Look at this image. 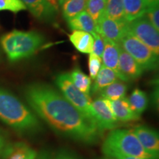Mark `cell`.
Listing matches in <instances>:
<instances>
[{
    "instance_id": "obj_1",
    "label": "cell",
    "mask_w": 159,
    "mask_h": 159,
    "mask_svg": "<svg viewBox=\"0 0 159 159\" xmlns=\"http://www.w3.org/2000/svg\"><path fill=\"white\" fill-rule=\"evenodd\" d=\"M25 97L35 114L57 132L85 144H92L99 141L102 132L50 85H27Z\"/></svg>"
},
{
    "instance_id": "obj_2",
    "label": "cell",
    "mask_w": 159,
    "mask_h": 159,
    "mask_svg": "<svg viewBox=\"0 0 159 159\" xmlns=\"http://www.w3.org/2000/svg\"><path fill=\"white\" fill-rule=\"evenodd\" d=\"M0 120L20 133H33L40 129L37 116L16 97L0 88Z\"/></svg>"
},
{
    "instance_id": "obj_3",
    "label": "cell",
    "mask_w": 159,
    "mask_h": 159,
    "mask_svg": "<svg viewBox=\"0 0 159 159\" xmlns=\"http://www.w3.org/2000/svg\"><path fill=\"white\" fill-rule=\"evenodd\" d=\"M45 38L35 31L13 30L2 36L0 43L11 62L31 57L44 43Z\"/></svg>"
},
{
    "instance_id": "obj_4",
    "label": "cell",
    "mask_w": 159,
    "mask_h": 159,
    "mask_svg": "<svg viewBox=\"0 0 159 159\" xmlns=\"http://www.w3.org/2000/svg\"><path fill=\"white\" fill-rule=\"evenodd\" d=\"M105 156L110 154L156 159L146 152L133 130L114 129L105 138L102 147Z\"/></svg>"
},
{
    "instance_id": "obj_5",
    "label": "cell",
    "mask_w": 159,
    "mask_h": 159,
    "mask_svg": "<svg viewBox=\"0 0 159 159\" xmlns=\"http://www.w3.org/2000/svg\"><path fill=\"white\" fill-rule=\"evenodd\" d=\"M55 84L62 95L87 120L97 127L96 116L89 95L81 92L71 82L69 74L62 73L55 78Z\"/></svg>"
},
{
    "instance_id": "obj_6",
    "label": "cell",
    "mask_w": 159,
    "mask_h": 159,
    "mask_svg": "<svg viewBox=\"0 0 159 159\" xmlns=\"http://www.w3.org/2000/svg\"><path fill=\"white\" fill-rule=\"evenodd\" d=\"M121 47L136 60L144 70H155L158 68V56L144 43L128 33L121 40Z\"/></svg>"
},
{
    "instance_id": "obj_7",
    "label": "cell",
    "mask_w": 159,
    "mask_h": 159,
    "mask_svg": "<svg viewBox=\"0 0 159 159\" xmlns=\"http://www.w3.org/2000/svg\"><path fill=\"white\" fill-rule=\"evenodd\" d=\"M128 33L144 43L158 56V31L152 26L145 16L128 23Z\"/></svg>"
},
{
    "instance_id": "obj_8",
    "label": "cell",
    "mask_w": 159,
    "mask_h": 159,
    "mask_svg": "<svg viewBox=\"0 0 159 159\" xmlns=\"http://www.w3.org/2000/svg\"><path fill=\"white\" fill-rule=\"evenodd\" d=\"M128 23L114 21L103 15L97 24V31L105 40L119 43L128 33Z\"/></svg>"
},
{
    "instance_id": "obj_9",
    "label": "cell",
    "mask_w": 159,
    "mask_h": 159,
    "mask_svg": "<svg viewBox=\"0 0 159 159\" xmlns=\"http://www.w3.org/2000/svg\"><path fill=\"white\" fill-rule=\"evenodd\" d=\"M92 105L96 116L97 126L100 132L116 128L118 121L113 114L110 100L100 97L92 101Z\"/></svg>"
},
{
    "instance_id": "obj_10",
    "label": "cell",
    "mask_w": 159,
    "mask_h": 159,
    "mask_svg": "<svg viewBox=\"0 0 159 159\" xmlns=\"http://www.w3.org/2000/svg\"><path fill=\"white\" fill-rule=\"evenodd\" d=\"M144 69L134 57L121 47L118 62V74L123 82L138 79L142 76Z\"/></svg>"
},
{
    "instance_id": "obj_11",
    "label": "cell",
    "mask_w": 159,
    "mask_h": 159,
    "mask_svg": "<svg viewBox=\"0 0 159 159\" xmlns=\"http://www.w3.org/2000/svg\"><path fill=\"white\" fill-rule=\"evenodd\" d=\"M146 152L158 159L159 153L158 134L156 130L145 126H138L133 130Z\"/></svg>"
},
{
    "instance_id": "obj_12",
    "label": "cell",
    "mask_w": 159,
    "mask_h": 159,
    "mask_svg": "<svg viewBox=\"0 0 159 159\" xmlns=\"http://www.w3.org/2000/svg\"><path fill=\"white\" fill-rule=\"evenodd\" d=\"M27 9L36 19L43 21H52L56 17L57 10L47 0H21Z\"/></svg>"
},
{
    "instance_id": "obj_13",
    "label": "cell",
    "mask_w": 159,
    "mask_h": 159,
    "mask_svg": "<svg viewBox=\"0 0 159 159\" xmlns=\"http://www.w3.org/2000/svg\"><path fill=\"white\" fill-rule=\"evenodd\" d=\"M1 156L2 159H37L38 153L22 142L6 144Z\"/></svg>"
},
{
    "instance_id": "obj_14",
    "label": "cell",
    "mask_w": 159,
    "mask_h": 159,
    "mask_svg": "<svg viewBox=\"0 0 159 159\" xmlns=\"http://www.w3.org/2000/svg\"><path fill=\"white\" fill-rule=\"evenodd\" d=\"M111 108L114 116L117 121L130 122L140 119V115L136 114L131 110L128 99L122 98L117 100L111 101Z\"/></svg>"
},
{
    "instance_id": "obj_15",
    "label": "cell",
    "mask_w": 159,
    "mask_h": 159,
    "mask_svg": "<svg viewBox=\"0 0 159 159\" xmlns=\"http://www.w3.org/2000/svg\"><path fill=\"white\" fill-rule=\"evenodd\" d=\"M67 23L69 28L72 31H85L90 33L93 36L98 33L97 31V24L85 11L67 21Z\"/></svg>"
},
{
    "instance_id": "obj_16",
    "label": "cell",
    "mask_w": 159,
    "mask_h": 159,
    "mask_svg": "<svg viewBox=\"0 0 159 159\" xmlns=\"http://www.w3.org/2000/svg\"><path fill=\"white\" fill-rule=\"evenodd\" d=\"M120 49L121 46L119 43L105 40V48L101 57L102 59L103 66L116 71L117 73H118V62Z\"/></svg>"
},
{
    "instance_id": "obj_17",
    "label": "cell",
    "mask_w": 159,
    "mask_h": 159,
    "mask_svg": "<svg viewBox=\"0 0 159 159\" xmlns=\"http://www.w3.org/2000/svg\"><path fill=\"white\" fill-rule=\"evenodd\" d=\"M69 40L77 50L84 54L92 52L94 37L85 31L75 30L69 35Z\"/></svg>"
},
{
    "instance_id": "obj_18",
    "label": "cell",
    "mask_w": 159,
    "mask_h": 159,
    "mask_svg": "<svg viewBox=\"0 0 159 159\" xmlns=\"http://www.w3.org/2000/svg\"><path fill=\"white\" fill-rule=\"evenodd\" d=\"M118 79H119V76L116 71L105 67L102 65L95 78L94 85L91 87V92H99L105 87L111 85V83L116 82Z\"/></svg>"
},
{
    "instance_id": "obj_19",
    "label": "cell",
    "mask_w": 159,
    "mask_h": 159,
    "mask_svg": "<svg viewBox=\"0 0 159 159\" xmlns=\"http://www.w3.org/2000/svg\"><path fill=\"white\" fill-rule=\"evenodd\" d=\"M125 19L128 22L144 16L148 6L145 0H122Z\"/></svg>"
},
{
    "instance_id": "obj_20",
    "label": "cell",
    "mask_w": 159,
    "mask_h": 159,
    "mask_svg": "<svg viewBox=\"0 0 159 159\" xmlns=\"http://www.w3.org/2000/svg\"><path fill=\"white\" fill-rule=\"evenodd\" d=\"M128 86L123 81H116L111 83L99 91L100 96L102 98L108 99L110 101H114L117 99L124 98Z\"/></svg>"
},
{
    "instance_id": "obj_21",
    "label": "cell",
    "mask_w": 159,
    "mask_h": 159,
    "mask_svg": "<svg viewBox=\"0 0 159 159\" xmlns=\"http://www.w3.org/2000/svg\"><path fill=\"white\" fill-rule=\"evenodd\" d=\"M104 15L119 22H128L125 19L122 0H107Z\"/></svg>"
},
{
    "instance_id": "obj_22",
    "label": "cell",
    "mask_w": 159,
    "mask_h": 159,
    "mask_svg": "<svg viewBox=\"0 0 159 159\" xmlns=\"http://www.w3.org/2000/svg\"><path fill=\"white\" fill-rule=\"evenodd\" d=\"M88 0H66L61 5L62 14L67 21L84 11Z\"/></svg>"
},
{
    "instance_id": "obj_23",
    "label": "cell",
    "mask_w": 159,
    "mask_h": 159,
    "mask_svg": "<svg viewBox=\"0 0 159 159\" xmlns=\"http://www.w3.org/2000/svg\"><path fill=\"white\" fill-rule=\"evenodd\" d=\"M130 107L134 112L141 115L146 110L148 105V98L146 93L136 89L128 99Z\"/></svg>"
},
{
    "instance_id": "obj_24",
    "label": "cell",
    "mask_w": 159,
    "mask_h": 159,
    "mask_svg": "<svg viewBox=\"0 0 159 159\" xmlns=\"http://www.w3.org/2000/svg\"><path fill=\"white\" fill-rule=\"evenodd\" d=\"M71 82L81 92L90 96L91 79L80 69H75L69 74Z\"/></svg>"
},
{
    "instance_id": "obj_25",
    "label": "cell",
    "mask_w": 159,
    "mask_h": 159,
    "mask_svg": "<svg viewBox=\"0 0 159 159\" xmlns=\"http://www.w3.org/2000/svg\"><path fill=\"white\" fill-rule=\"evenodd\" d=\"M107 0H88L85 11L92 18L95 23L97 24L99 20L105 14V6Z\"/></svg>"
},
{
    "instance_id": "obj_26",
    "label": "cell",
    "mask_w": 159,
    "mask_h": 159,
    "mask_svg": "<svg viewBox=\"0 0 159 159\" xmlns=\"http://www.w3.org/2000/svg\"><path fill=\"white\" fill-rule=\"evenodd\" d=\"M25 10L27 7L21 0H0V11H8L16 13Z\"/></svg>"
},
{
    "instance_id": "obj_27",
    "label": "cell",
    "mask_w": 159,
    "mask_h": 159,
    "mask_svg": "<svg viewBox=\"0 0 159 159\" xmlns=\"http://www.w3.org/2000/svg\"><path fill=\"white\" fill-rule=\"evenodd\" d=\"M102 66V59L97 55L91 52L89 57V69L91 79L96 78L99 69Z\"/></svg>"
},
{
    "instance_id": "obj_28",
    "label": "cell",
    "mask_w": 159,
    "mask_h": 159,
    "mask_svg": "<svg viewBox=\"0 0 159 159\" xmlns=\"http://www.w3.org/2000/svg\"><path fill=\"white\" fill-rule=\"evenodd\" d=\"M145 16L157 30H159V9L158 5L148 7Z\"/></svg>"
},
{
    "instance_id": "obj_29",
    "label": "cell",
    "mask_w": 159,
    "mask_h": 159,
    "mask_svg": "<svg viewBox=\"0 0 159 159\" xmlns=\"http://www.w3.org/2000/svg\"><path fill=\"white\" fill-rule=\"evenodd\" d=\"M93 37H94V45H93L92 53L101 57L105 48V40L99 33H97Z\"/></svg>"
},
{
    "instance_id": "obj_30",
    "label": "cell",
    "mask_w": 159,
    "mask_h": 159,
    "mask_svg": "<svg viewBox=\"0 0 159 159\" xmlns=\"http://www.w3.org/2000/svg\"><path fill=\"white\" fill-rule=\"evenodd\" d=\"M52 159H78L76 157H75L73 155H71L66 151H61L57 152L56 156Z\"/></svg>"
},
{
    "instance_id": "obj_31",
    "label": "cell",
    "mask_w": 159,
    "mask_h": 159,
    "mask_svg": "<svg viewBox=\"0 0 159 159\" xmlns=\"http://www.w3.org/2000/svg\"><path fill=\"white\" fill-rule=\"evenodd\" d=\"M107 158L110 159H148V158H136V157H131V156H122V155L119 154H110L106 156Z\"/></svg>"
},
{
    "instance_id": "obj_32",
    "label": "cell",
    "mask_w": 159,
    "mask_h": 159,
    "mask_svg": "<svg viewBox=\"0 0 159 159\" xmlns=\"http://www.w3.org/2000/svg\"><path fill=\"white\" fill-rule=\"evenodd\" d=\"M37 159H52V158L51 157L50 154L47 152V151H43V152L38 154Z\"/></svg>"
},
{
    "instance_id": "obj_33",
    "label": "cell",
    "mask_w": 159,
    "mask_h": 159,
    "mask_svg": "<svg viewBox=\"0 0 159 159\" xmlns=\"http://www.w3.org/2000/svg\"><path fill=\"white\" fill-rule=\"evenodd\" d=\"M5 145H6V144L5 142V139H4L2 136L0 134V156H1L2 152L3 149H4V148H5Z\"/></svg>"
},
{
    "instance_id": "obj_34",
    "label": "cell",
    "mask_w": 159,
    "mask_h": 159,
    "mask_svg": "<svg viewBox=\"0 0 159 159\" xmlns=\"http://www.w3.org/2000/svg\"><path fill=\"white\" fill-rule=\"evenodd\" d=\"M145 2H146L148 7H151V6L158 5L159 0H145Z\"/></svg>"
},
{
    "instance_id": "obj_35",
    "label": "cell",
    "mask_w": 159,
    "mask_h": 159,
    "mask_svg": "<svg viewBox=\"0 0 159 159\" xmlns=\"http://www.w3.org/2000/svg\"><path fill=\"white\" fill-rule=\"evenodd\" d=\"M48 2L52 6H53V7H55V9L57 10V7H58V2H57V0H47Z\"/></svg>"
},
{
    "instance_id": "obj_36",
    "label": "cell",
    "mask_w": 159,
    "mask_h": 159,
    "mask_svg": "<svg viewBox=\"0 0 159 159\" xmlns=\"http://www.w3.org/2000/svg\"><path fill=\"white\" fill-rule=\"evenodd\" d=\"M66 0H57V2H58V5H62V4Z\"/></svg>"
},
{
    "instance_id": "obj_37",
    "label": "cell",
    "mask_w": 159,
    "mask_h": 159,
    "mask_svg": "<svg viewBox=\"0 0 159 159\" xmlns=\"http://www.w3.org/2000/svg\"><path fill=\"white\" fill-rule=\"evenodd\" d=\"M102 159H110V158H107V157H105V158H102Z\"/></svg>"
}]
</instances>
